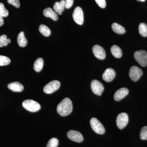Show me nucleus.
Here are the masks:
<instances>
[{"label":"nucleus","instance_id":"1","mask_svg":"<svg viewBox=\"0 0 147 147\" xmlns=\"http://www.w3.org/2000/svg\"><path fill=\"white\" fill-rule=\"evenodd\" d=\"M72 108L73 106L71 100L68 98H65L58 104L57 112L62 117H65L71 113Z\"/></svg>","mask_w":147,"mask_h":147},{"label":"nucleus","instance_id":"2","mask_svg":"<svg viewBox=\"0 0 147 147\" xmlns=\"http://www.w3.org/2000/svg\"><path fill=\"white\" fill-rule=\"evenodd\" d=\"M22 105L26 110L32 113L39 111L41 108L38 102L30 99L24 100L22 103Z\"/></svg>","mask_w":147,"mask_h":147},{"label":"nucleus","instance_id":"3","mask_svg":"<svg viewBox=\"0 0 147 147\" xmlns=\"http://www.w3.org/2000/svg\"><path fill=\"white\" fill-rule=\"evenodd\" d=\"M134 59L142 66L147 65V52L144 50L136 51L134 53Z\"/></svg>","mask_w":147,"mask_h":147},{"label":"nucleus","instance_id":"4","mask_svg":"<svg viewBox=\"0 0 147 147\" xmlns=\"http://www.w3.org/2000/svg\"><path fill=\"white\" fill-rule=\"evenodd\" d=\"M92 129L96 134H102L105 132V129L102 124L96 118H92L90 121Z\"/></svg>","mask_w":147,"mask_h":147},{"label":"nucleus","instance_id":"5","mask_svg":"<svg viewBox=\"0 0 147 147\" xmlns=\"http://www.w3.org/2000/svg\"><path fill=\"white\" fill-rule=\"evenodd\" d=\"M60 82L57 80H54L45 85L43 88V91L47 94H50L59 89L60 87Z\"/></svg>","mask_w":147,"mask_h":147},{"label":"nucleus","instance_id":"6","mask_svg":"<svg viewBox=\"0 0 147 147\" xmlns=\"http://www.w3.org/2000/svg\"><path fill=\"white\" fill-rule=\"evenodd\" d=\"M142 74L143 71L142 69L136 66H133L129 69V77L133 82L138 81L142 76Z\"/></svg>","mask_w":147,"mask_h":147},{"label":"nucleus","instance_id":"7","mask_svg":"<svg viewBox=\"0 0 147 147\" xmlns=\"http://www.w3.org/2000/svg\"><path fill=\"white\" fill-rule=\"evenodd\" d=\"M128 120V116L127 114L125 113H121L117 117L116 120L117 126L120 129H123L127 124Z\"/></svg>","mask_w":147,"mask_h":147},{"label":"nucleus","instance_id":"8","mask_svg":"<svg viewBox=\"0 0 147 147\" xmlns=\"http://www.w3.org/2000/svg\"><path fill=\"white\" fill-rule=\"evenodd\" d=\"M72 17L76 24L82 25L84 23V15L82 9L79 7H76L74 11Z\"/></svg>","mask_w":147,"mask_h":147},{"label":"nucleus","instance_id":"9","mask_svg":"<svg viewBox=\"0 0 147 147\" xmlns=\"http://www.w3.org/2000/svg\"><path fill=\"white\" fill-rule=\"evenodd\" d=\"M91 88L92 91L96 95H101L104 90V86L102 83L97 80L92 81L91 83Z\"/></svg>","mask_w":147,"mask_h":147},{"label":"nucleus","instance_id":"10","mask_svg":"<svg viewBox=\"0 0 147 147\" xmlns=\"http://www.w3.org/2000/svg\"><path fill=\"white\" fill-rule=\"evenodd\" d=\"M68 138L73 142L81 143L84 140V137L79 131L71 130L67 133Z\"/></svg>","mask_w":147,"mask_h":147},{"label":"nucleus","instance_id":"11","mask_svg":"<svg viewBox=\"0 0 147 147\" xmlns=\"http://www.w3.org/2000/svg\"><path fill=\"white\" fill-rule=\"evenodd\" d=\"M92 52L95 57L100 60L105 59L106 54L105 50L100 45H95L92 48Z\"/></svg>","mask_w":147,"mask_h":147},{"label":"nucleus","instance_id":"12","mask_svg":"<svg viewBox=\"0 0 147 147\" xmlns=\"http://www.w3.org/2000/svg\"><path fill=\"white\" fill-rule=\"evenodd\" d=\"M116 72L114 69L111 68L107 69L102 74V79L107 82H112L115 79Z\"/></svg>","mask_w":147,"mask_h":147},{"label":"nucleus","instance_id":"13","mask_svg":"<svg viewBox=\"0 0 147 147\" xmlns=\"http://www.w3.org/2000/svg\"><path fill=\"white\" fill-rule=\"evenodd\" d=\"M129 90L127 88H122L117 90L114 94V99L119 101L128 94Z\"/></svg>","mask_w":147,"mask_h":147},{"label":"nucleus","instance_id":"14","mask_svg":"<svg viewBox=\"0 0 147 147\" xmlns=\"http://www.w3.org/2000/svg\"><path fill=\"white\" fill-rule=\"evenodd\" d=\"M54 10L59 15H61L65 8V0H61L60 2H57L53 6Z\"/></svg>","mask_w":147,"mask_h":147},{"label":"nucleus","instance_id":"15","mask_svg":"<svg viewBox=\"0 0 147 147\" xmlns=\"http://www.w3.org/2000/svg\"><path fill=\"white\" fill-rule=\"evenodd\" d=\"M43 13L45 17H49V18H52L54 21H57L58 18H59L57 13H56V11H54L53 9L50 7L45 9L43 10Z\"/></svg>","mask_w":147,"mask_h":147},{"label":"nucleus","instance_id":"16","mask_svg":"<svg viewBox=\"0 0 147 147\" xmlns=\"http://www.w3.org/2000/svg\"><path fill=\"white\" fill-rule=\"evenodd\" d=\"M7 87L9 90L14 92H21L24 89V86L18 82L11 83L8 84Z\"/></svg>","mask_w":147,"mask_h":147},{"label":"nucleus","instance_id":"17","mask_svg":"<svg viewBox=\"0 0 147 147\" xmlns=\"http://www.w3.org/2000/svg\"><path fill=\"white\" fill-rule=\"evenodd\" d=\"M28 40L24 35V32H21L19 33L17 37V42L20 47H26L28 44Z\"/></svg>","mask_w":147,"mask_h":147},{"label":"nucleus","instance_id":"18","mask_svg":"<svg viewBox=\"0 0 147 147\" xmlns=\"http://www.w3.org/2000/svg\"><path fill=\"white\" fill-rule=\"evenodd\" d=\"M112 28L113 31L118 34H122L125 32V29L119 24L115 23L112 24Z\"/></svg>","mask_w":147,"mask_h":147},{"label":"nucleus","instance_id":"19","mask_svg":"<svg viewBox=\"0 0 147 147\" xmlns=\"http://www.w3.org/2000/svg\"><path fill=\"white\" fill-rule=\"evenodd\" d=\"M111 52L114 57L116 58H120L122 57V52L120 48L116 45H114L111 47Z\"/></svg>","mask_w":147,"mask_h":147},{"label":"nucleus","instance_id":"20","mask_svg":"<svg viewBox=\"0 0 147 147\" xmlns=\"http://www.w3.org/2000/svg\"><path fill=\"white\" fill-rule=\"evenodd\" d=\"M43 59L41 58H39L37 59L35 61L34 64V69L36 72H39L42 70L43 67Z\"/></svg>","mask_w":147,"mask_h":147},{"label":"nucleus","instance_id":"21","mask_svg":"<svg viewBox=\"0 0 147 147\" xmlns=\"http://www.w3.org/2000/svg\"><path fill=\"white\" fill-rule=\"evenodd\" d=\"M39 31L40 33L42 34L44 36H49L51 34V30L47 26L43 24L39 26Z\"/></svg>","mask_w":147,"mask_h":147},{"label":"nucleus","instance_id":"22","mask_svg":"<svg viewBox=\"0 0 147 147\" xmlns=\"http://www.w3.org/2000/svg\"><path fill=\"white\" fill-rule=\"evenodd\" d=\"M139 33L142 36H147V25L145 23H141L139 25Z\"/></svg>","mask_w":147,"mask_h":147},{"label":"nucleus","instance_id":"23","mask_svg":"<svg viewBox=\"0 0 147 147\" xmlns=\"http://www.w3.org/2000/svg\"><path fill=\"white\" fill-rule=\"evenodd\" d=\"M11 42V40L7 38L6 35H2L0 36V47L7 46Z\"/></svg>","mask_w":147,"mask_h":147},{"label":"nucleus","instance_id":"24","mask_svg":"<svg viewBox=\"0 0 147 147\" xmlns=\"http://www.w3.org/2000/svg\"><path fill=\"white\" fill-rule=\"evenodd\" d=\"M59 144V141L57 139L53 138L48 141L46 147H58Z\"/></svg>","mask_w":147,"mask_h":147},{"label":"nucleus","instance_id":"25","mask_svg":"<svg viewBox=\"0 0 147 147\" xmlns=\"http://www.w3.org/2000/svg\"><path fill=\"white\" fill-rule=\"evenodd\" d=\"M10 59L6 56L0 55V66L8 65L10 63Z\"/></svg>","mask_w":147,"mask_h":147},{"label":"nucleus","instance_id":"26","mask_svg":"<svg viewBox=\"0 0 147 147\" xmlns=\"http://www.w3.org/2000/svg\"><path fill=\"white\" fill-rule=\"evenodd\" d=\"M0 15L3 17H7L9 15V11L5 7L3 3H0Z\"/></svg>","mask_w":147,"mask_h":147},{"label":"nucleus","instance_id":"27","mask_svg":"<svg viewBox=\"0 0 147 147\" xmlns=\"http://www.w3.org/2000/svg\"><path fill=\"white\" fill-rule=\"evenodd\" d=\"M140 138L142 140H147V126H144L141 129Z\"/></svg>","mask_w":147,"mask_h":147},{"label":"nucleus","instance_id":"28","mask_svg":"<svg viewBox=\"0 0 147 147\" xmlns=\"http://www.w3.org/2000/svg\"><path fill=\"white\" fill-rule=\"evenodd\" d=\"M7 2L9 4L11 5L16 8L20 7V3L19 0H7Z\"/></svg>","mask_w":147,"mask_h":147},{"label":"nucleus","instance_id":"29","mask_svg":"<svg viewBox=\"0 0 147 147\" xmlns=\"http://www.w3.org/2000/svg\"><path fill=\"white\" fill-rule=\"evenodd\" d=\"M98 5L102 8H105L106 3L105 0H95Z\"/></svg>","mask_w":147,"mask_h":147},{"label":"nucleus","instance_id":"30","mask_svg":"<svg viewBox=\"0 0 147 147\" xmlns=\"http://www.w3.org/2000/svg\"><path fill=\"white\" fill-rule=\"evenodd\" d=\"M74 0H65V8L69 9L73 5Z\"/></svg>","mask_w":147,"mask_h":147},{"label":"nucleus","instance_id":"31","mask_svg":"<svg viewBox=\"0 0 147 147\" xmlns=\"http://www.w3.org/2000/svg\"><path fill=\"white\" fill-rule=\"evenodd\" d=\"M4 24V20L3 16L0 15V26H2Z\"/></svg>","mask_w":147,"mask_h":147},{"label":"nucleus","instance_id":"32","mask_svg":"<svg viewBox=\"0 0 147 147\" xmlns=\"http://www.w3.org/2000/svg\"><path fill=\"white\" fill-rule=\"evenodd\" d=\"M137 1H141L144 2L146 0H137Z\"/></svg>","mask_w":147,"mask_h":147}]
</instances>
